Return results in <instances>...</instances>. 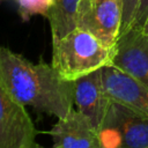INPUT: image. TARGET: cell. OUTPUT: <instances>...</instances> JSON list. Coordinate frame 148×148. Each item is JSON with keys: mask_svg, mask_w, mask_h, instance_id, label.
Wrapping results in <instances>:
<instances>
[{"mask_svg": "<svg viewBox=\"0 0 148 148\" xmlns=\"http://www.w3.org/2000/svg\"><path fill=\"white\" fill-rule=\"evenodd\" d=\"M113 47L103 44L90 32L75 28L52 43V66L68 80L92 73L112 64Z\"/></svg>", "mask_w": 148, "mask_h": 148, "instance_id": "obj_2", "label": "cell"}, {"mask_svg": "<svg viewBox=\"0 0 148 148\" xmlns=\"http://www.w3.org/2000/svg\"><path fill=\"white\" fill-rule=\"evenodd\" d=\"M49 133L53 140L51 148H97L96 130L74 108L64 118H59Z\"/></svg>", "mask_w": 148, "mask_h": 148, "instance_id": "obj_8", "label": "cell"}, {"mask_svg": "<svg viewBox=\"0 0 148 148\" xmlns=\"http://www.w3.org/2000/svg\"><path fill=\"white\" fill-rule=\"evenodd\" d=\"M101 75L111 102L126 105L148 118V89L112 65L101 68Z\"/></svg>", "mask_w": 148, "mask_h": 148, "instance_id": "obj_6", "label": "cell"}, {"mask_svg": "<svg viewBox=\"0 0 148 148\" xmlns=\"http://www.w3.org/2000/svg\"><path fill=\"white\" fill-rule=\"evenodd\" d=\"M111 65L148 89V35L139 29L120 35L113 47Z\"/></svg>", "mask_w": 148, "mask_h": 148, "instance_id": "obj_5", "label": "cell"}, {"mask_svg": "<svg viewBox=\"0 0 148 148\" xmlns=\"http://www.w3.org/2000/svg\"><path fill=\"white\" fill-rule=\"evenodd\" d=\"M106 117L118 131L121 148H148V118L116 102H111Z\"/></svg>", "mask_w": 148, "mask_h": 148, "instance_id": "obj_9", "label": "cell"}, {"mask_svg": "<svg viewBox=\"0 0 148 148\" xmlns=\"http://www.w3.org/2000/svg\"><path fill=\"white\" fill-rule=\"evenodd\" d=\"M80 0H56L47 15L50 22L52 43L59 40L76 28V9Z\"/></svg>", "mask_w": 148, "mask_h": 148, "instance_id": "obj_10", "label": "cell"}, {"mask_svg": "<svg viewBox=\"0 0 148 148\" xmlns=\"http://www.w3.org/2000/svg\"><path fill=\"white\" fill-rule=\"evenodd\" d=\"M37 134L25 106L13 97L0 74V148H44Z\"/></svg>", "mask_w": 148, "mask_h": 148, "instance_id": "obj_3", "label": "cell"}, {"mask_svg": "<svg viewBox=\"0 0 148 148\" xmlns=\"http://www.w3.org/2000/svg\"><path fill=\"white\" fill-rule=\"evenodd\" d=\"M140 0H123L124 7H123V22H121V28H120V35L125 34L132 28L135 13L139 6Z\"/></svg>", "mask_w": 148, "mask_h": 148, "instance_id": "obj_12", "label": "cell"}, {"mask_svg": "<svg viewBox=\"0 0 148 148\" xmlns=\"http://www.w3.org/2000/svg\"><path fill=\"white\" fill-rule=\"evenodd\" d=\"M147 15H148V0H140L131 29L141 30V28H142V25H143V23L146 21Z\"/></svg>", "mask_w": 148, "mask_h": 148, "instance_id": "obj_13", "label": "cell"}, {"mask_svg": "<svg viewBox=\"0 0 148 148\" xmlns=\"http://www.w3.org/2000/svg\"><path fill=\"white\" fill-rule=\"evenodd\" d=\"M141 31H142L143 34L148 35V15H147V17H146V21H145L142 28H141Z\"/></svg>", "mask_w": 148, "mask_h": 148, "instance_id": "obj_14", "label": "cell"}, {"mask_svg": "<svg viewBox=\"0 0 148 148\" xmlns=\"http://www.w3.org/2000/svg\"><path fill=\"white\" fill-rule=\"evenodd\" d=\"M0 74L9 92L23 106L58 119L74 108V81L64 79L52 64H35L0 46Z\"/></svg>", "mask_w": 148, "mask_h": 148, "instance_id": "obj_1", "label": "cell"}, {"mask_svg": "<svg viewBox=\"0 0 148 148\" xmlns=\"http://www.w3.org/2000/svg\"><path fill=\"white\" fill-rule=\"evenodd\" d=\"M74 104L76 110L84 114L97 131L111 104L103 87L101 69L74 81Z\"/></svg>", "mask_w": 148, "mask_h": 148, "instance_id": "obj_7", "label": "cell"}, {"mask_svg": "<svg viewBox=\"0 0 148 148\" xmlns=\"http://www.w3.org/2000/svg\"><path fill=\"white\" fill-rule=\"evenodd\" d=\"M123 0H80L76 28L86 30L109 47H114L123 22Z\"/></svg>", "mask_w": 148, "mask_h": 148, "instance_id": "obj_4", "label": "cell"}, {"mask_svg": "<svg viewBox=\"0 0 148 148\" xmlns=\"http://www.w3.org/2000/svg\"><path fill=\"white\" fill-rule=\"evenodd\" d=\"M18 15L23 21H29L35 15L47 17L53 8L56 0H15Z\"/></svg>", "mask_w": 148, "mask_h": 148, "instance_id": "obj_11", "label": "cell"}]
</instances>
